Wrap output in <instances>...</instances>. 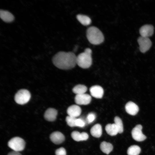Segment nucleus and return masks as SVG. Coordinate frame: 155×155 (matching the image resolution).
<instances>
[{
  "mask_svg": "<svg viewBox=\"0 0 155 155\" xmlns=\"http://www.w3.org/2000/svg\"><path fill=\"white\" fill-rule=\"evenodd\" d=\"M105 129L107 134L111 136L115 135L119 133L118 129L115 123L107 124Z\"/></svg>",
  "mask_w": 155,
  "mask_h": 155,
  "instance_id": "nucleus-18",
  "label": "nucleus"
},
{
  "mask_svg": "<svg viewBox=\"0 0 155 155\" xmlns=\"http://www.w3.org/2000/svg\"><path fill=\"white\" fill-rule=\"evenodd\" d=\"M0 17L4 22H11L14 19L13 15L7 10L0 9Z\"/></svg>",
  "mask_w": 155,
  "mask_h": 155,
  "instance_id": "nucleus-16",
  "label": "nucleus"
},
{
  "mask_svg": "<svg viewBox=\"0 0 155 155\" xmlns=\"http://www.w3.org/2000/svg\"><path fill=\"white\" fill-rule=\"evenodd\" d=\"M137 42L139 45L140 51L144 53L149 49L151 46L152 43L148 38L140 36L137 39Z\"/></svg>",
  "mask_w": 155,
  "mask_h": 155,
  "instance_id": "nucleus-7",
  "label": "nucleus"
},
{
  "mask_svg": "<svg viewBox=\"0 0 155 155\" xmlns=\"http://www.w3.org/2000/svg\"><path fill=\"white\" fill-rule=\"evenodd\" d=\"M91 95L97 98H101L104 94V90L100 86L98 85L92 86L90 89Z\"/></svg>",
  "mask_w": 155,
  "mask_h": 155,
  "instance_id": "nucleus-11",
  "label": "nucleus"
},
{
  "mask_svg": "<svg viewBox=\"0 0 155 155\" xmlns=\"http://www.w3.org/2000/svg\"><path fill=\"white\" fill-rule=\"evenodd\" d=\"M142 126L141 125H137L131 131V135L133 139L138 142H142L146 138L142 132Z\"/></svg>",
  "mask_w": 155,
  "mask_h": 155,
  "instance_id": "nucleus-6",
  "label": "nucleus"
},
{
  "mask_svg": "<svg viewBox=\"0 0 155 155\" xmlns=\"http://www.w3.org/2000/svg\"><path fill=\"white\" fill-rule=\"evenodd\" d=\"M55 154V155H66V151L64 148L61 147L56 150Z\"/></svg>",
  "mask_w": 155,
  "mask_h": 155,
  "instance_id": "nucleus-27",
  "label": "nucleus"
},
{
  "mask_svg": "<svg viewBox=\"0 0 155 155\" xmlns=\"http://www.w3.org/2000/svg\"><path fill=\"white\" fill-rule=\"evenodd\" d=\"M114 121L115 124L118 129L119 133H122L123 131V127L121 119L119 117L116 116L114 118Z\"/></svg>",
  "mask_w": 155,
  "mask_h": 155,
  "instance_id": "nucleus-23",
  "label": "nucleus"
},
{
  "mask_svg": "<svg viewBox=\"0 0 155 155\" xmlns=\"http://www.w3.org/2000/svg\"><path fill=\"white\" fill-rule=\"evenodd\" d=\"M8 145L13 151L19 152L24 149L25 142L22 138L16 137L10 139L8 142Z\"/></svg>",
  "mask_w": 155,
  "mask_h": 155,
  "instance_id": "nucleus-5",
  "label": "nucleus"
},
{
  "mask_svg": "<svg viewBox=\"0 0 155 155\" xmlns=\"http://www.w3.org/2000/svg\"><path fill=\"white\" fill-rule=\"evenodd\" d=\"M71 136L73 140L77 142L86 140L89 137L88 135L86 133L82 132L80 133L77 131H73Z\"/></svg>",
  "mask_w": 155,
  "mask_h": 155,
  "instance_id": "nucleus-15",
  "label": "nucleus"
},
{
  "mask_svg": "<svg viewBox=\"0 0 155 155\" xmlns=\"http://www.w3.org/2000/svg\"><path fill=\"white\" fill-rule=\"evenodd\" d=\"M76 18L84 26L88 25L90 24L91 22L90 18L85 15L78 14L76 16Z\"/></svg>",
  "mask_w": 155,
  "mask_h": 155,
  "instance_id": "nucleus-20",
  "label": "nucleus"
},
{
  "mask_svg": "<svg viewBox=\"0 0 155 155\" xmlns=\"http://www.w3.org/2000/svg\"><path fill=\"white\" fill-rule=\"evenodd\" d=\"M86 35L88 41L94 45H98L104 40V37L102 32L97 27L91 26L86 31Z\"/></svg>",
  "mask_w": 155,
  "mask_h": 155,
  "instance_id": "nucleus-2",
  "label": "nucleus"
},
{
  "mask_svg": "<svg viewBox=\"0 0 155 155\" xmlns=\"http://www.w3.org/2000/svg\"><path fill=\"white\" fill-rule=\"evenodd\" d=\"M154 32L153 26L150 24H146L142 26L140 28L139 32L141 36L148 38L152 36Z\"/></svg>",
  "mask_w": 155,
  "mask_h": 155,
  "instance_id": "nucleus-9",
  "label": "nucleus"
},
{
  "mask_svg": "<svg viewBox=\"0 0 155 155\" xmlns=\"http://www.w3.org/2000/svg\"><path fill=\"white\" fill-rule=\"evenodd\" d=\"M7 155H22L19 152L13 151L9 152Z\"/></svg>",
  "mask_w": 155,
  "mask_h": 155,
  "instance_id": "nucleus-28",
  "label": "nucleus"
},
{
  "mask_svg": "<svg viewBox=\"0 0 155 155\" xmlns=\"http://www.w3.org/2000/svg\"><path fill=\"white\" fill-rule=\"evenodd\" d=\"M141 150V148L138 146L133 145L128 148L127 153L128 155H138Z\"/></svg>",
  "mask_w": 155,
  "mask_h": 155,
  "instance_id": "nucleus-22",
  "label": "nucleus"
},
{
  "mask_svg": "<svg viewBox=\"0 0 155 155\" xmlns=\"http://www.w3.org/2000/svg\"><path fill=\"white\" fill-rule=\"evenodd\" d=\"M77 119L76 118L68 116L66 117L65 120L69 126L71 127H76V122Z\"/></svg>",
  "mask_w": 155,
  "mask_h": 155,
  "instance_id": "nucleus-24",
  "label": "nucleus"
},
{
  "mask_svg": "<svg viewBox=\"0 0 155 155\" xmlns=\"http://www.w3.org/2000/svg\"><path fill=\"white\" fill-rule=\"evenodd\" d=\"M82 110L78 106L74 104L69 106L67 109V113L68 116L76 118L81 114Z\"/></svg>",
  "mask_w": 155,
  "mask_h": 155,
  "instance_id": "nucleus-12",
  "label": "nucleus"
},
{
  "mask_svg": "<svg viewBox=\"0 0 155 155\" xmlns=\"http://www.w3.org/2000/svg\"><path fill=\"white\" fill-rule=\"evenodd\" d=\"M100 148L103 153L108 154L113 150V147L111 143L103 141L100 144Z\"/></svg>",
  "mask_w": 155,
  "mask_h": 155,
  "instance_id": "nucleus-19",
  "label": "nucleus"
},
{
  "mask_svg": "<svg viewBox=\"0 0 155 155\" xmlns=\"http://www.w3.org/2000/svg\"><path fill=\"white\" fill-rule=\"evenodd\" d=\"M125 109L128 114L132 115H136L139 110L138 106L131 101H129L126 104L125 106Z\"/></svg>",
  "mask_w": 155,
  "mask_h": 155,
  "instance_id": "nucleus-13",
  "label": "nucleus"
},
{
  "mask_svg": "<svg viewBox=\"0 0 155 155\" xmlns=\"http://www.w3.org/2000/svg\"><path fill=\"white\" fill-rule=\"evenodd\" d=\"M92 51L89 48L86 49L84 52L77 57V64L80 67L86 69L89 68L92 63Z\"/></svg>",
  "mask_w": 155,
  "mask_h": 155,
  "instance_id": "nucleus-3",
  "label": "nucleus"
},
{
  "mask_svg": "<svg viewBox=\"0 0 155 155\" xmlns=\"http://www.w3.org/2000/svg\"><path fill=\"white\" fill-rule=\"evenodd\" d=\"M51 141L56 144H59L63 142L65 140L64 135L59 131H55L52 133L50 135Z\"/></svg>",
  "mask_w": 155,
  "mask_h": 155,
  "instance_id": "nucleus-10",
  "label": "nucleus"
},
{
  "mask_svg": "<svg viewBox=\"0 0 155 155\" xmlns=\"http://www.w3.org/2000/svg\"><path fill=\"white\" fill-rule=\"evenodd\" d=\"M91 135L95 137H100L102 133V129L101 125L99 124H97L92 127L90 130Z\"/></svg>",
  "mask_w": 155,
  "mask_h": 155,
  "instance_id": "nucleus-17",
  "label": "nucleus"
},
{
  "mask_svg": "<svg viewBox=\"0 0 155 155\" xmlns=\"http://www.w3.org/2000/svg\"><path fill=\"white\" fill-rule=\"evenodd\" d=\"M57 114V111L56 109L49 108L47 109L45 112L44 117L47 121H53L56 119Z\"/></svg>",
  "mask_w": 155,
  "mask_h": 155,
  "instance_id": "nucleus-14",
  "label": "nucleus"
},
{
  "mask_svg": "<svg viewBox=\"0 0 155 155\" xmlns=\"http://www.w3.org/2000/svg\"><path fill=\"white\" fill-rule=\"evenodd\" d=\"M31 94L27 90L21 89L16 93L14 96V100L18 104H24L27 103L30 99Z\"/></svg>",
  "mask_w": 155,
  "mask_h": 155,
  "instance_id": "nucleus-4",
  "label": "nucleus"
},
{
  "mask_svg": "<svg viewBox=\"0 0 155 155\" xmlns=\"http://www.w3.org/2000/svg\"><path fill=\"white\" fill-rule=\"evenodd\" d=\"M91 100V96L85 93L76 95L75 97V102L78 105L88 104L90 103Z\"/></svg>",
  "mask_w": 155,
  "mask_h": 155,
  "instance_id": "nucleus-8",
  "label": "nucleus"
},
{
  "mask_svg": "<svg viewBox=\"0 0 155 155\" xmlns=\"http://www.w3.org/2000/svg\"><path fill=\"white\" fill-rule=\"evenodd\" d=\"M86 123L85 121L81 118L77 119L76 122V127H83L85 126Z\"/></svg>",
  "mask_w": 155,
  "mask_h": 155,
  "instance_id": "nucleus-26",
  "label": "nucleus"
},
{
  "mask_svg": "<svg viewBox=\"0 0 155 155\" xmlns=\"http://www.w3.org/2000/svg\"><path fill=\"white\" fill-rule=\"evenodd\" d=\"M96 115L94 113H89L87 117V121L88 123L92 122L96 118Z\"/></svg>",
  "mask_w": 155,
  "mask_h": 155,
  "instance_id": "nucleus-25",
  "label": "nucleus"
},
{
  "mask_svg": "<svg viewBox=\"0 0 155 155\" xmlns=\"http://www.w3.org/2000/svg\"><path fill=\"white\" fill-rule=\"evenodd\" d=\"M87 90V87L82 84H78L74 87L72 89L73 92L76 95L85 93Z\"/></svg>",
  "mask_w": 155,
  "mask_h": 155,
  "instance_id": "nucleus-21",
  "label": "nucleus"
},
{
  "mask_svg": "<svg viewBox=\"0 0 155 155\" xmlns=\"http://www.w3.org/2000/svg\"><path fill=\"white\" fill-rule=\"evenodd\" d=\"M77 56L72 52L60 51L53 57V64L58 68L63 70H69L74 67L77 64Z\"/></svg>",
  "mask_w": 155,
  "mask_h": 155,
  "instance_id": "nucleus-1",
  "label": "nucleus"
}]
</instances>
